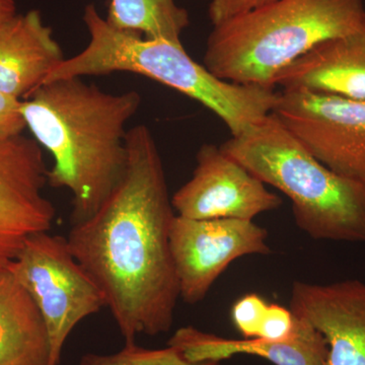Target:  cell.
<instances>
[{"mask_svg": "<svg viewBox=\"0 0 365 365\" xmlns=\"http://www.w3.org/2000/svg\"><path fill=\"white\" fill-rule=\"evenodd\" d=\"M273 1L275 0H211L208 16L212 26H216Z\"/></svg>", "mask_w": 365, "mask_h": 365, "instance_id": "cell-21", "label": "cell"}, {"mask_svg": "<svg viewBox=\"0 0 365 365\" xmlns=\"http://www.w3.org/2000/svg\"><path fill=\"white\" fill-rule=\"evenodd\" d=\"M220 148L287 196L295 223L312 239L365 242V187L317 160L273 113Z\"/></svg>", "mask_w": 365, "mask_h": 365, "instance_id": "cell-5", "label": "cell"}, {"mask_svg": "<svg viewBox=\"0 0 365 365\" xmlns=\"http://www.w3.org/2000/svg\"><path fill=\"white\" fill-rule=\"evenodd\" d=\"M268 232L253 220H191L175 215L170 246L180 297L202 302L230 263L249 255L271 253Z\"/></svg>", "mask_w": 365, "mask_h": 365, "instance_id": "cell-8", "label": "cell"}, {"mask_svg": "<svg viewBox=\"0 0 365 365\" xmlns=\"http://www.w3.org/2000/svg\"><path fill=\"white\" fill-rule=\"evenodd\" d=\"M83 19L90 36L88 45L66 58L45 83L114 72L140 74L200 103L222 120L232 136L261 122L277 104L279 91L275 88L223 81L192 59L182 42L117 30L93 4L86 6Z\"/></svg>", "mask_w": 365, "mask_h": 365, "instance_id": "cell-3", "label": "cell"}, {"mask_svg": "<svg viewBox=\"0 0 365 365\" xmlns=\"http://www.w3.org/2000/svg\"><path fill=\"white\" fill-rule=\"evenodd\" d=\"M269 302L261 295L249 294L237 299L232 307V321L245 339H257Z\"/></svg>", "mask_w": 365, "mask_h": 365, "instance_id": "cell-18", "label": "cell"}, {"mask_svg": "<svg viewBox=\"0 0 365 365\" xmlns=\"http://www.w3.org/2000/svg\"><path fill=\"white\" fill-rule=\"evenodd\" d=\"M196 163L189 181L172 196L177 215L191 220H253L282 204L279 196L220 145H201Z\"/></svg>", "mask_w": 365, "mask_h": 365, "instance_id": "cell-10", "label": "cell"}, {"mask_svg": "<svg viewBox=\"0 0 365 365\" xmlns=\"http://www.w3.org/2000/svg\"><path fill=\"white\" fill-rule=\"evenodd\" d=\"M220 362H191L172 346L148 349L136 343H125L123 349L110 355L88 353L78 365H220Z\"/></svg>", "mask_w": 365, "mask_h": 365, "instance_id": "cell-17", "label": "cell"}, {"mask_svg": "<svg viewBox=\"0 0 365 365\" xmlns=\"http://www.w3.org/2000/svg\"><path fill=\"white\" fill-rule=\"evenodd\" d=\"M364 24V0H275L212 26L203 66L223 81L275 88L283 69Z\"/></svg>", "mask_w": 365, "mask_h": 365, "instance_id": "cell-4", "label": "cell"}, {"mask_svg": "<svg viewBox=\"0 0 365 365\" xmlns=\"http://www.w3.org/2000/svg\"><path fill=\"white\" fill-rule=\"evenodd\" d=\"M23 101L0 91V141L20 136L26 128Z\"/></svg>", "mask_w": 365, "mask_h": 365, "instance_id": "cell-20", "label": "cell"}, {"mask_svg": "<svg viewBox=\"0 0 365 365\" xmlns=\"http://www.w3.org/2000/svg\"><path fill=\"white\" fill-rule=\"evenodd\" d=\"M42 148L34 138L0 141V270L20 254L29 237L50 232L56 209L45 196Z\"/></svg>", "mask_w": 365, "mask_h": 365, "instance_id": "cell-9", "label": "cell"}, {"mask_svg": "<svg viewBox=\"0 0 365 365\" xmlns=\"http://www.w3.org/2000/svg\"><path fill=\"white\" fill-rule=\"evenodd\" d=\"M297 318L292 309L277 304H269L257 339L283 342L294 337Z\"/></svg>", "mask_w": 365, "mask_h": 365, "instance_id": "cell-19", "label": "cell"}, {"mask_svg": "<svg viewBox=\"0 0 365 365\" xmlns=\"http://www.w3.org/2000/svg\"><path fill=\"white\" fill-rule=\"evenodd\" d=\"M50 343L39 307L9 269L0 270V365H49Z\"/></svg>", "mask_w": 365, "mask_h": 365, "instance_id": "cell-15", "label": "cell"}, {"mask_svg": "<svg viewBox=\"0 0 365 365\" xmlns=\"http://www.w3.org/2000/svg\"><path fill=\"white\" fill-rule=\"evenodd\" d=\"M126 170L85 222L72 225L71 253L97 283L125 343L169 332L180 299L170 246L176 212L155 137L129 129Z\"/></svg>", "mask_w": 365, "mask_h": 365, "instance_id": "cell-1", "label": "cell"}, {"mask_svg": "<svg viewBox=\"0 0 365 365\" xmlns=\"http://www.w3.org/2000/svg\"><path fill=\"white\" fill-rule=\"evenodd\" d=\"M289 309L323 336L325 365H365V283L295 281Z\"/></svg>", "mask_w": 365, "mask_h": 365, "instance_id": "cell-11", "label": "cell"}, {"mask_svg": "<svg viewBox=\"0 0 365 365\" xmlns=\"http://www.w3.org/2000/svg\"><path fill=\"white\" fill-rule=\"evenodd\" d=\"M66 60L39 11L16 14L0 28V91L24 101Z\"/></svg>", "mask_w": 365, "mask_h": 365, "instance_id": "cell-13", "label": "cell"}, {"mask_svg": "<svg viewBox=\"0 0 365 365\" xmlns=\"http://www.w3.org/2000/svg\"><path fill=\"white\" fill-rule=\"evenodd\" d=\"M110 26L148 39L181 42L189 14L176 0H110L106 18Z\"/></svg>", "mask_w": 365, "mask_h": 365, "instance_id": "cell-16", "label": "cell"}, {"mask_svg": "<svg viewBox=\"0 0 365 365\" xmlns=\"http://www.w3.org/2000/svg\"><path fill=\"white\" fill-rule=\"evenodd\" d=\"M140 105L135 91L107 93L83 78L48 81L23 101L26 128L53 158L48 185L71 193V225L95 215L123 178L126 127Z\"/></svg>", "mask_w": 365, "mask_h": 365, "instance_id": "cell-2", "label": "cell"}, {"mask_svg": "<svg viewBox=\"0 0 365 365\" xmlns=\"http://www.w3.org/2000/svg\"><path fill=\"white\" fill-rule=\"evenodd\" d=\"M295 318L294 337L283 342L227 339L189 326L177 330L168 346L176 348L191 362H222L235 355L247 354L274 365H325L328 346L323 336L304 319Z\"/></svg>", "mask_w": 365, "mask_h": 365, "instance_id": "cell-14", "label": "cell"}, {"mask_svg": "<svg viewBox=\"0 0 365 365\" xmlns=\"http://www.w3.org/2000/svg\"><path fill=\"white\" fill-rule=\"evenodd\" d=\"M7 269L39 307L49 337V365H59L73 329L107 307L104 294L71 253L66 237L49 232L29 237Z\"/></svg>", "mask_w": 365, "mask_h": 365, "instance_id": "cell-6", "label": "cell"}, {"mask_svg": "<svg viewBox=\"0 0 365 365\" xmlns=\"http://www.w3.org/2000/svg\"><path fill=\"white\" fill-rule=\"evenodd\" d=\"M274 86L365 101V24L316 46L279 72Z\"/></svg>", "mask_w": 365, "mask_h": 365, "instance_id": "cell-12", "label": "cell"}, {"mask_svg": "<svg viewBox=\"0 0 365 365\" xmlns=\"http://www.w3.org/2000/svg\"><path fill=\"white\" fill-rule=\"evenodd\" d=\"M272 113L317 160L365 187V101L284 90Z\"/></svg>", "mask_w": 365, "mask_h": 365, "instance_id": "cell-7", "label": "cell"}, {"mask_svg": "<svg viewBox=\"0 0 365 365\" xmlns=\"http://www.w3.org/2000/svg\"><path fill=\"white\" fill-rule=\"evenodd\" d=\"M16 14V0H0V28Z\"/></svg>", "mask_w": 365, "mask_h": 365, "instance_id": "cell-22", "label": "cell"}]
</instances>
